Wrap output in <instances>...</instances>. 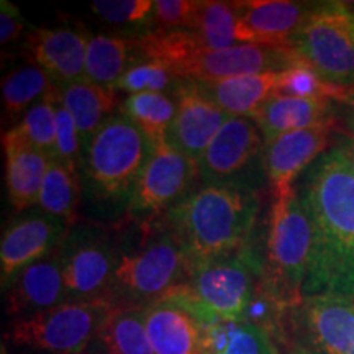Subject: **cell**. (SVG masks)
<instances>
[{
	"mask_svg": "<svg viewBox=\"0 0 354 354\" xmlns=\"http://www.w3.org/2000/svg\"><path fill=\"white\" fill-rule=\"evenodd\" d=\"M53 81L38 64H25L2 79L3 123L17 127L25 113L51 91Z\"/></svg>",
	"mask_w": 354,
	"mask_h": 354,
	"instance_id": "obj_28",
	"label": "cell"
},
{
	"mask_svg": "<svg viewBox=\"0 0 354 354\" xmlns=\"http://www.w3.org/2000/svg\"><path fill=\"white\" fill-rule=\"evenodd\" d=\"M57 88H59L61 104L76 123L84 151L99 128L109 118L117 115L115 110L120 109L122 102L118 100L117 91L97 86L94 82H88L87 79Z\"/></svg>",
	"mask_w": 354,
	"mask_h": 354,
	"instance_id": "obj_24",
	"label": "cell"
},
{
	"mask_svg": "<svg viewBox=\"0 0 354 354\" xmlns=\"http://www.w3.org/2000/svg\"><path fill=\"white\" fill-rule=\"evenodd\" d=\"M82 202V185L79 171L50 159L44 174L38 209L57 218H63L73 227L79 221V207Z\"/></svg>",
	"mask_w": 354,
	"mask_h": 354,
	"instance_id": "obj_27",
	"label": "cell"
},
{
	"mask_svg": "<svg viewBox=\"0 0 354 354\" xmlns=\"http://www.w3.org/2000/svg\"><path fill=\"white\" fill-rule=\"evenodd\" d=\"M259 212L258 190L198 184L159 220L180 243L190 268L253 243Z\"/></svg>",
	"mask_w": 354,
	"mask_h": 354,
	"instance_id": "obj_2",
	"label": "cell"
},
{
	"mask_svg": "<svg viewBox=\"0 0 354 354\" xmlns=\"http://www.w3.org/2000/svg\"><path fill=\"white\" fill-rule=\"evenodd\" d=\"M264 136L245 117H232L197 161L198 184L233 185L261 192L264 180Z\"/></svg>",
	"mask_w": 354,
	"mask_h": 354,
	"instance_id": "obj_11",
	"label": "cell"
},
{
	"mask_svg": "<svg viewBox=\"0 0 354 354\" xmlns=\"http://www.w3.org/2000/svg\"><path fill=\"white\" fill-rule=\"evenodd\" d=\"M2 146L7 197L12 209L17 214L37 209L50 158L30 143L17 127L3 131Z\"/></svg>",
	"mask_w": 354,
	"mask_h": 354,
	"instance_id": "obj_20",
	"label": "cell"
},
{
	"mask_svg": "<svg viewBox=\"0 0 354 354\" xmlns=\"http://www.w3.org/2000/svg\"><path fill=\"white\" fill-rule=\"evenodd\" d=\"M172 94L177 100V112L166 141L197 162L232 115L203 94L196 81L180 79Z\"/></svg>",
	"mask_w": 354,
	"mask_h": 354,
	"instance_id": "obj_16",
	"label": "cell"
},
{
	"mask_svg": "<svg viewBox=\"0 0 354 354\" xmlns=\"http://www.w3.org/2000/svg\"><path fill=\"white\" fill-rule=\"evenodd\" d=\"M331 118H335L333 107L328 100L297 99L274 94L251 120L263 133L264 143H269L284 133L304 130Z\"/></svg>",
	"mask_w": 354,
	"mask_h": 354,
	"instance_id": "obj_22",
	"label": "cell"
},
{
	"mask_svg": "<svg viewBox=\"0 0 354 354\" xmlns=\"http://www.w3.org/2000/svg\"><path fill=\"white\" fill-rule=\"evenodd\" d=\"M197 6L198 0H154L151 30H189Z\"/></svg>",
	"mask_w": 354,
	"mask_h": 354,
	"instance_id": "obj_37",
	"label": "cell"
},
{
	"mask_svg": "<svg viewBox=\"0 0 354 354\" xmlns=\"http://www.w3.org/2000/svg\"><path fill=\"white\" fill-rule=\"evenodd\" d=\"M205 354H277L271 331L250 322L216 320L205 325Z\"/></svg>",
	"mask_w": 354,
	"mask_h": 354,
	"instance_id": "obj_25",
	"label": "cell"
},
{
	"mask_svg": "<svg viewBox=\"0 0 354 354\" xmlns=\"http://www.w3.org/2000/svg\"><path fill=\"white\" fill-rule=\"evenodd\" d=\"M287 354H310L307 349H304L302 346H297V344H295V346H292V349Z\"/></svg>",
	"mask_w": 354,
	"mask_h": 354,
	"instance_id": "obj_41",
	"label": "cell"
},
{
	"mask_svg": "<svg viewBox=\"0 0 354 354\" xmlns=\"http://www.w3.org/2000/svg\"><path fill=\"white\" fill-rule=\"evenodd\" d=\"M131 38L118 35L91 37L86 56V79L97 86L113 88L125 71L135 63Z\"/></svg>",
	"mask_w": 354,
	"mask_h": 354,
	"instance_id": "obj_29",
	"label": "cell"
},
{
	"mask_svg": "<svg viewBox=\"0 0 354 354\" xmlns=\"http://www.w3.org/2000/svg\"><path fill=\"white\" fill-rule=\"evenodd\" d=\"M153 143L135 123L117 113L92 136L79 169L82 198L94 210L125 220L136 180Z\"/></svg>",
	"mask_w": 354,
	"mask_h": 354,
	"instance_id": "obj_5",
	"label": "cell"
},
{
	"mask_svg": "<svg viewBox=\"0 0 354 354\" xmlns=\"http://www.w3.org/2000/svg\"><path fill=\"white\" fill-rule=\"evenodd\" d=\"M346 125L351 135H354V99L346 104Z\"/></svg>",
	"mask_w": 354,
	"mask_h": 354,
	"instance_id": "obj_40",
	"label": "cell"
},
{
	"mask_svg": "<svg viewBox=\"0 0 354 354\" xmlns=\"http://www.w3.org/2000/svg\"><path fill=\"white\" fill-rule=\"evenodd\" d=\"M154 0H95L91 10L104 24L135 30L138 37L151 30Z\"/></svg>",
	"mask_w": 354,
	"mask_h": 354,
	"instance_id": "obj_34",
	"label": "cell"
},
{
	"mask_svg": "<svg viewBox=\"0 0 354 354\" xmlns=\"http://www.w3.org/2000/svg\"><path fill=\"white\" fill-rule=\"evenodd\" d=\"M274 94L297 97V99L336 100L343 102V104H348L349 100L354 99L353 88L336 86V84L326 81L302 56L289 68L279 71Z\"/></svg>",
	"mask_w": 354,
	"mask_h": 354,
	"instance_id": "obj_31",
	"label": "cell"
},
{
	"mask_svg": "<svg viewBox=\"0 0 354 354\" xmlns=\"http://www.w3.org/2000/svg\"><path fill=\"white\" fill-rule=\"evenodd\" d=\"M197 162L165 141L153 151L141 171L128 202L123 223H143L162 218L197 187Z\"/></svg>",
	"mask_w": 354,
	"mask_h": 354,
	"instance_id": "obj_12",
	"label": "cell"
},
{
	"mask_svg": "<svg viewBox=\"0 0 354 354\" xmlns=\"http://www.w3.org/2000/svg\"><path fill=\"white\" fill-rule=\"evenodd\" d=\"M338 146L339 149H342V153L344 154V158H346L348 161V166L351 167L353 174H354V135H346V133H342L339 135V140H338Z\"/></svg>",
	"mask_w": 354,
	"mask_h": 354,
	"instance_id": "obj_39",
	"label": "cell"
},
{
	"mask_svg": "<svg viewBox=\"0 0 354 354\" xmlns=\"http://www.w3.org/2000/svg\"><path fill=\"white\" fill-rule=\"evenodd\" d=\"M113 308L107 300L63 304L37 315L12 320L6 339L37 351L86 354Z\"/></svg>",
	"mask_w": 354,
	"mask_h": 354,
	"instance_id": "obj_9",
	"label": "cell"
},
{
	"mask_svg": "<svg viewBox=\"0 0 354 354\" xmlns=\"http://www.w3.org/2000/svg\"><path fill=\"white\" fill-rule=\"evenodd\" d=\"M68 302L107 300L120 263L122 223H74L59 246Z\"/></svg>",
	"mask_w": 354,
	"mask_h": 354,
	"instance_id": "obj_8",
	"label": "cell"
},
{
	"mask_svg": "<svg viewBox=\"0 0 354 354\" xmlns=\"http://www.w3.org/2000/svg\"><path fill=\"white\" fill-rule=\"evenodd\" d=\"M336 120H326L318 125L284 133L266 143L264 169L272 196L281 197L294 190V180L300 172L308 169L323 153H326Z\"/></svg>",
	"mask_w": 354,
	"mask_h": 354,
	"instance_id": "obj_15",
	"label": "cell"
},
{
	"mask_svg": "<svg viewBox=\"0 0 354 354\" xmlns=\"http://www.w3.org/2000/svg\"><path fill=\"white\" fill-rule=\"evenodd\" d=\"M196 82L203 94L228 115L253 118L276 92L277 73L246 74L218 81Z\"/></svg>",
	"mask_w": 354,
	"mask_h": 354,
	"instance_id": "obj_23",
	"label": "cell"
},
{
	"mask_svg": "<svg viewBox=\"0 0 354 354\" xmlns=\"http://www.w3.org/2000/svg\"><path fill=\"white\" fill-rule=\"evenodd\" d=\"M3 294L6 313L13 320L68 304L59 251L25 268Z\"/></svg>",
	"mask_w": 354,
	"mask_h": 354,
	"instance_id": "obj_19",
	"label": "cell"
},
{
	"mask_svg": "<svg viewBox=\"0 0 354 354\" xmlns=\"http://www.w3.org/2000/svg\"><path fill=\"white\" fill-rule=\"evenodd\" d=\"M263 269L264 256L250 243L232 253L190 264L185 282L162 299L183 305L203 326L216 320L246 322Z\"/></svg>",
	"mask_w": 354,
	"mask_h": 354,
	"instance_id": "obj_6",
	"label": "cell"
},
{
	"mask_svg": "<svg viewBox=\"0 0 354 354\" xmlns=\"http://www.w3.org/2000/svg\"><path fill=\"white\" fill-rule=\"evenodd\" d=\"M310 254L312 223L297 189L274 197L258 294L284 313L297 308L304 302Z\"/></svg>",
	"mask_w": 354,
	"mask_h": 354,
	"instance_id": "obj_7",
	"label": "cell"
},
{
	"mask_svg": "<svg viewBox=\"0 0 354 354\" xmlns=\"http://www.w3.org/2000/svg\"><path fill=\"white\" fill-rule=\"evenodd\" d=\"M26 28H28V24L19 7L10 0H2L0 2V44L6 48L8 44L19 41L21 37H25Z\"/></svg>",
	"mask_w": 354,
	"mask_h": 354,
	"instance_id": "obj_38",
	"label": "cell"
},
{
	"mask_svg": "<svg viewBox=\"0 0 354 354\" xmlns=\"http://www.w3.org/2000/svg\"><path fill=\"white\" fill-rule=\"evenodd\" d=\"M353 92H354V86H353Z\"/></svg>",
	"mask_w": 354,
	"mask_h": 354,
	"instance_id": "obj_42",
	"label": "cell"
},
{
	"mask_svg": "<svg viewBox=\"0 0 354 354\" xmlns=\"http://www.w3.org/2000/svg\"><path fill=\"white\" fill-rule=\"evenodd\" d=\"M118 112L135 123L151 140L153 145L165 143L177 112L174 94L166 92H140L128 95Z\"/></svg>",
	"mask_w": 354,
	"mask_h": 354,
	"instance_id": "obj_30",
	"label": "cell"
},
{
	"mask_svg": "<svg viewBox=\"0 0 354 354\" xmlns=\"http://www.w3.org/2000/svg\"><path fill=\"white\" fill-rule=\"evenodd\" d=\"M292 48L336 86H354V7L317 3L295 35Z\"/></svg>",
	"mask_w": 354,
	"mask_h": 354,
	"instance_id": "obj_10",
	"label": "cell"
},
{
	"mask_svg": "<svg viewBox=\"0 0 354 354\" xmlns=\"http://www.w3.org/2000/svg\"><path fill=\"white\" fill-rule=\"evenodd\" d=\"M91 35L73 26L33 28L25 38V50L57 87L86 79V56Z\"/></svg>",
	"mask_w": 354,
	"mask_h": 354,
	"instance_id": "obj_17",
	"label": "cell"
},
{
	"mask_svg": "<svg viewBox=\"0 0 354 354\" xmlns=\"http://www.w3.org/2000/svg\"><path fill=\"white\" fill-rule=\"evenodd\" d=\"M88 349H94L92 354H154L143 308H113Z\"/></svg>",
	"mask_w": 354,
	"mask_h": 354,
	"instance_id": "obj_26",
	"label": "cell"
},
{
	"mask_svg": "<svg viewBox=\"0 0 354 354\" xmlns=\"http://www.w3.org/2000/svg\"><path fill=\"white\" fill-rule=\"evenodd\" d=\"M133 51L141 59L166 66L184 81H218L246 74L279 73L300 55L294 48L238 44L225 50L203 46L190 30H151L131 38Z\"/></svg>",
	"mask_w": 354,
	"mask_h": 354,
	"instance_id": "obj_3",
	"label": "cell"
},
{
	"mask_svg": "<svg viewBox=\"0 0 354 354\" xmlns=\"http://www.w3.org/2000/svg\"><path fill=\"white\" fill-rule=\"evenodd\" d=\"M189 30L203 46L212 50H225L243 44L238 33V15L233 2L198 0L196 17Z\"/></svg>",
	"mask_w": 354,
	"mask_h": 354,
	"instance_id": "obj_32",
	"label": "cell"
},
{
	"mask_svg": "<svg viewBox=\"0 0 354 354\" xmlns=\"http://www.w3.org/2000/svg\"><path fill=\"white\" fill-rule=\"evenodd\" d=\"M299 196L312 223V254L304 299H354V174L338 146L305 172Z\"/></svg>",
	"mask_w": 354,
	"mask_h": 354,
	"instance_id": "obj_1",
	"label": "cell"
},
{
	"mask_svg": "<svg viewBox=\"0 0 354 354\" xmlns=\"http://www.w3.org/2000/svg\"><path fill=\"white\" fill-rule=\"evenodd\" d=\"M51 159H57L63 165L79 171L82 165V143L77 127L68 110L59 100V88L56 99V141L55 154Z\"/></svg>",
	"mask_w": 354,
	"mask_h": 354,
	"instance_id": "obj_36",
	"label": "cell"
},
{
	"mask_svg": "<svg viewBox=\"0 0 354 354\" xmlns=\"http://www.w3.org/2000/svg\"><path fill=\"white\" fill-rule=\"evenodd\" d=\"M238 33L243 44L292 48L313 6L289 0H245L233 2Z\"/></svg>",
	"mask_w": 354,
	"mask_h": 354,
	"instance_id": "obj_18",
	"label": "cell"
},
{
	"mask_svg": "<svg viewBox=\"0 0 354 354\" xmlns=\"http://www.w3.org/2000/svg\"><path fill=\"white\" fill-rule=\"evenodd\" d=\"M180 79L176 77L166 66L156 61L138 59L135 61L125 74L118 79L113 91L127 92L128 95L140 92H166L172 94Z\"/></svg>",
	"mask_w": 354,
	"mask_h": 354,
	"instance_id": "obj_35",
	"label": "cell"
},
{
	"mask_svg": "<svg viewBox=\"0 0 354 354\" xmlns=\"http://www.w3.org/2000/svg\"><path fill=\"white\" fill-rule=\"evenodd\" d=\"M56 99L57 86H53L51 91L37 102L17 125L25 138L50 159L55 154L56 141Z\"/></svg>",
	"mask_w": 354,
	"mask_h": 354,
	"instance_id": "obj_33",
	"label": "cell"
},
{
	"mask_svg": "<svg viewBox=\"0 0 354 354\" xmlns=\"http://www.w3.org/2000/svg\"><path fill=\"white\" fill-rule=\"evenodd\" d=\"M154 354H205V326L187 308L161 299L143 308Z\"/></svg>",
	"mask_w": 354,
	"mask_h": 354,
	"instance_id": "obj_21",
	"label": "cell"
},
{
	"mask_svg": "<svg viewBox=\"0 0 354 354\" xmlns=\"http://www.w3.org/2000/svg\"><path fill=\"white\" fill-rule=\"evenodd\" d=\"M189 259L161 220L122 223L120 263L107 302L115 308H145L183 284Z\"/></svg>",
	"mask_w": 354,
	"mask_h": 354,
	"instance_id": "obj_4",
	"label": "cell"
},
{
	"mask_svg": "<svg viewBox=\"0 0 354 354\" xmlns=\"http://www.w3.org/2000/svg\"><path fill=\"white\" fill-rule=\"evenodd\" d=\"M71 225L46 212L32 209L12 218L0 240V282L2 290L30 264L59 250Z\"/></svg>",
	"mask_w": 354,
	"mask_h": 354,
	"instance_id": "obj_13",
	"label": "cell"
},
{
	"mask_svg": "<svg viewBox=\"0 0 354 354\" xmlns=\"http://www.w3.org/2000/svg\"><path fill=\"white\" fill-rule=\"evenodd\" d=\"M290 313L297 346L310 354H354V299L312 295Z\"/></svg>",
	"mask_w": 354,
	"mask_h": 354,
	"instance_id": "obj_14",
	"label": "cell"
}]
</instances>
